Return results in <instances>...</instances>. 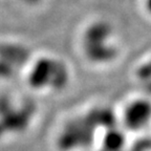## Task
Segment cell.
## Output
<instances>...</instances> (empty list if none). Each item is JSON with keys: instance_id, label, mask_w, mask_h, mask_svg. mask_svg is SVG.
<instances>
[{"instance_id": "1", "label": "cell", "mask_w": 151, "mask_h": 151, "mask_svg": "<svg viewBox=\"0 0 151 151\" xmlns=\"http://www.w3.org/2000/svg\"><path fill=\"white\" fill-rule=\"evenodd\" d=\"M24 70L28 87L40 93L62 91L70 79L68 66L56 57L46 55L33 59Z\"/></svg>"}, {"instance_id": "2", "label": "cell", "mask_w": 151, "mask_h": 151, "mask_svg": "<svg viewBox=\"0 0 151 151\" xmlns=\"http://www.w3.org/2000/svg\"><path fill=\"white\" fill-rule=\"evenodd\" d=\"M99 128L93 110L71 116L58 131L56 145L60 151H77L90 146Z\"/></svg>"}, {"instance_id": "3", "label": "cell", "mask_w": 151, "mask_h": 151, "mask_svg": "<svg viewBox=\"0 0 151 151\" xmlns=\"http://www.w3.org/2000/svg\"><path fill=\"white\" fill-rule=\"evenodd\" d=\"M109 27L104 23H93L85 31L82 38V50L88 61L94 64L108 63L116 56V50L106 42Z\"/></svg>"}, {"instance_id": "4", "label": "cell", "mask_w": 151, "mask_h": 151, "mask_svg": "<svg viewBox=\"0 0 151 151\" xmlns=\"http://www.w3.org/2000/svg\"><path fill=\"white\" fill-rule=\"evenodd\" d=\"M34 116L32 106L19 104L14 99H0V137L21 133L26 129Z\"/></svg>"}, {"instance_id": "5", "label": "cell", "mask_w": 151, "mask_h": 151, "mask_svg": "<svg viewBox=\"0 0 151 151\" xmlns=\"http://www.w3.org/2000/svg\"><path fill=\"white\" fill-rule=\"evenodd\" d=\"M118 124L124 130L139 133L151 125V99L133 98L124 104L118 113Z\"/></svg>"}, {"instance_id": "6", "label": "cell", "mask_w": 151, "mask_h": 151, "mask_svg": "<svg viewBox=\"0 0 151 151\" xmlns=\"http://www.w3.org/2000/svg\"><path fill=\"white\" fill-rule=\"evenodd\" d=\"M116 127L106 129L107 133L102 137V150L103 151H122L125 144L124 135L121 132H116Z\"/></svg>"}, {"instance_id": "7", "label": "cell", "mask_w": 151, "mask_h": 151, "mask_svg": "<svg viewBox=\"0 0 151 151\" xmlns=\"http://www.w3.org/2000/svg\"><path fill=\"white\" fill-rule=\"evenodd\" d=\"M137 77L142 81L148 82L151 80V60L142 64L137 70Z\"/></svg>"}, {"instance_id": "8", "label": "cell", "mask_w": 151, "mask_h": 151, "mask_svg": "<svg viewBox=\"0 0 151 151\" xmlns=\"http://www.w3.org/2000/svg\"><path fill=\"white\" fill-rule=\"evenodd\" d=\"M24 3H26L27 5H37L42 1V0H22Z\"/></svg>"}, {"instance_id": "9", "label": "cell", "mask_w": 151, "mask_h": 151, "mask_svg": "<svg viewBox=\"0 0 151 151\" xmlns=\"http://www.w3.org/2000/svg\"><path fill=\"white\" fill-rule=\"evenodd\" d=\"M146 7L148 9V12L151 13V0H146Z\"/></svg>"}, {"instance_id": "10", "label": "cell", "mask_w": 151, "mask_h": 151, "mask_svg": "<svg viewBox=\"0 0 151 151\" xmlns=\"http://www.w3.org/2000/svg\"><path fill=\"white\" fill-rule=\"evenodd\" d=\"M148 90H149V94H151V80L148 81Z\"/></svg>"}]
</instances>
